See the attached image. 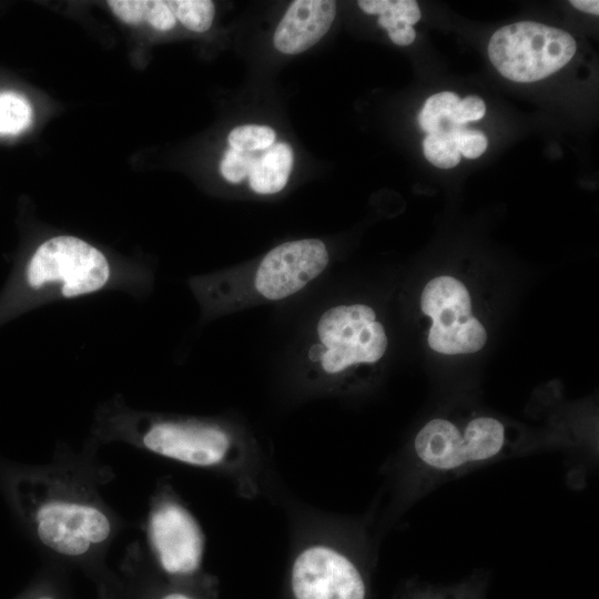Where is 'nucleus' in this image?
<instances>
[{"instance_id": "f257e3e1", "label": "nucleus", "mask_w": 599, "mask_h": 599, "mask_svg": "<svg viewBox=\"0 0 599 599\" xmlns=\"http://www.w3.org/2000/svg\"><path fill=\"white\" fill-rule=\"evenodd\" d=\"M355 529L306 507L292 511L288 587L292 599H366Z\"/></svg>"}, {"instance_id": "f03ea898", "label": "nucleus", "mask_w": 599, "mask_h": 599, "mask_svg": "<svg viewBox=\"0 0 599 599\" xmlns=\"http://www.w3.org/2000/svg\"><path fill=\"white\" fill-rule=\"evenodd\" d=\"M577 49L565 30L524 21L497 30L488 43V55L505 78L535 82L565 67Z\"/></svg>"}, {"instance_id": "7ed1b4c3", "label": "nucleus", "mask_w": 599, "mask_h": 599, "mask_svg": "<svg viewBox=\"0 0 599 599\" xmlns=\"http://www.w3.org/2000/svg\"><path fill=\"white\" fill-rule=\"evenodd\" d=\"M418 461L438 471H454L494 459L507 446L505 425L479 416L463 428L454 422L435 418L426 423L414 439Z\"/></svg>"}, {"instance_id": "20e7f679", "label": "nucleus", "mask_w": 599, "mask_h": 599, "mask_svg": "<svg viewBox=\"0 0 599 599\" xmlns=\"http://www.w3.org/2000/svg\"><path fill=\"white\" fill-rule=\"evenodd\" d=\"M374 309L364 304L342 305L327 309L317 323V334L326 347L322 367L329 375L357 364L379 361L388 339Z\"/></svg>"}, {"instance_id": "39448f33", "label": "nucleus", "mask_w": 599, "mask_h": 599, "mask_svg": "<svg viewBox=\"0 0 599 599\" xmlns=\"http://www.w3.org/2000/svg\"><path fill=\"white\" fill-rule=\"evenodd\" d=\"M26 274L32 287L59 282L62 295L72 297L101 288L110 268L104 255L89 243L73 236H55L37 248Z\"/></svg>"}, {"instance_id": "423d86ee", "label": "nucleus", "mask_w": 599, "mask_h": 599, "mask_svg": "<svg viewBox=\"0 0 599 599\" xmlns=\"http://www.w3.org/2000/svg\"><path fill=\"white\" fill-rule=\"evenodd\" d=\"M149 537L162 569L191 576L201 565L205 539L192 512L173 498L161 500L150 516Z\"/></svg>"}, {"instance_id": "0eeeda50", "label": "nucleus", "mask_w": 599, "mask_h": 599, "mask_svg": "<svg viewBox=\"0 0 599 599\" xmlns=\"http://www.w3.org/2000/svg\"><path fill=\"white\" fill-rule=\"evenodd\" d=\"M40 541L64 556H80L103 542L111 532L109 518L100 509L75 502L44 504L34 516Z\"/></svg>"}, {"instance_id": "6e6552de", "label": "nucleus", "mask_w": 599, "mask_h": 599, "mask_svg": "<svg viewBox=\"0 0 599 599\" xmlns=\"http://www.w3.org/2000/svg\"><path fill=\"white\" fill-rule=\"evenodd\" d=\"M328 263L325 244L316 238L283 243L261 262L255 285L266 298H285L318 276Z\"/></svg>"}, {"instance_id": "1a4fd4ad", "label": "nucleus", "mask_w": 599, "mask_h": 599, "mask_svg": "<svg viewBox=\"0 0 599 599\" xmlns=\"http://www.w3.org/2000/svg\"><path fill=\"white\" fill-rule=\"evenodd\" d=\"M336 14L331 0H296L285 12L274 33L275 48L285 54L306 51L329 30Z\"/></svg>"}, {"instance_id": "9d476101", "label": "nucleus", "mask_w": 599, "mask_h": 599, "mask_svg": "<svg viewBox=\"0 0 599 599\" xmlns=\"http://www.w3.org/2000/svg\"><path fill=\"white\" fill-rule=\"evenodd\" d=\"M420 307L433 325L447 326L473 316L471 300L465 284L448 275L430 280L423 290Z\"/></svg>"}, {"instance_id": "9b49d317", "label": "nucleus", "mask_w": 599, "mask_h": 599, "mask_svg": "<svg viewBox=\"0 0 599 599\" xmlns=\"http://www.w3.org/2000/svg\"><path fill=\"white\" fill-rule=\"evenodd\" d=\"M293 167V151L285 142L256 152L248 174L251 189L258 194H274L287 183Z\"/></svg>"}, {"instance_id": "f8f14e48", "label": "nucleus", "mask_w": 599, "mask_h": 599, "mask_svg": "<svg viewBox=\"0 0 599 599\" xmlns=\"http://www.w3.org/2000/svg\"><path fill=\"white\" fill-rule=\"evenodd\" d=\"M427 342L432 349L440 354H469L485 346L487 332L483 324L471 316L447 326L432 324Z\"/></svg>"}, {"instance_id": "ddd939ff", "label": "nucleus", "mask_w": 599, "mask_h": 599, "mask_svg": "<svg viewBox=\"0 0 599 599\" xmlns=\"http://www.w3.org/2000/svg\"><path fill=\"white\" fill-rule=\"evenodd\" d=\"M458 124L450 123L443 129L427 134L423 141L425 158L435 166L450 169L460 161V152L456 142L455 129Z\"/></svg>"}, {"instance_id": "4468645a", "label": "nucleus", "mask_w": 599, "mask_h": 599, "mask_svg": "<svg viewBox=\"0 0 599 599\" xmlns=\"http://www.w3.org/2000/svg\"><path fill=\"white\" fill-rule=\"evenodd\" d=\"M459 100V97L454 92L430 95L418 114L419 126L427 134H430L453 123L451 113Z\"/></svg>"}, {"instance_id": "2eb2a0df", "label": "nucleus", "mask_w": 599, "mask_h": 599, "mask_svg": "<svg viewBox=\"0 0 599 599\" xmlns=\"http://www.w3.org/2000/svg\"><path fill=\"white\" fill-rule=\"evenodd\" d=\"M167 4L175 19L191 31L204 32L212 26L215 8L210 0H174Z\"/></svg>"}, {"instance_id": "dca6fc26", "label": "nucleus", "mask_w": 599, "mask_h": 599, "mask_svg": "<svg viewBox=\"0 0 599 599\" xmlns=\"http://www.w3.org/2000/svg\"><path fill=\"white\" fill-rule=\"evenodd\" d=\"M30 104L14 93L0 94V134H17L31 123Z\"/></svg>"}, {"instance_id": "f3484780", "label": "nucleus", "mask_w": 599, "mask_h": 599, "mask_svg": "<svg viewBox=\"0 0 599 599\" xmlns=\"http://www.w3.org/2000/svg\"><path fill=\"white\" fill-rule=\"evenodd\" d=\"M357 3L368 14H386L408 26L420 19L419 7L414 0H359Z\"/></svg>"}, {"instance_id": "a211bd4d", "label": "nucleus", "mask_w": 599, "mask_h": 599, "mask_svg": "<svg viewBox=\"0 0 599 599\" xmlns=\"http://www.w3.org/2000/svg\"><path fill=\"white\" fill-rule=\"evenodd\" d=\"M275 132L265 125L247 124L234 128L229 136L230 148L245 151H263L275 143Z\"/></svg>"}, {"instance_id": "6ab92c4d", "label": "nucleus", "mask_w": 599, "mask_h": 599, "mask_svg": "<svg viewBox=\"0 0 599 599\" xmlns=\"http://www.w3.org/2000/svg\"><path fill=\"white\" fill-rule=\"evenodd\" d=\"M256 152H245L233 148L225 151L220 163L222 176L231 183H240L248 176Z\"/></svg>"}, {"instance_id": "aec40b11", "label": "nucleus", "mask_w": 599, "mask_h": 599, "mask_svg": "<svg viewBox=\"0 0 599 599\" xmlns=\"http://www.w3.org/2000/svg\"><path fill=\"white\" fill-rule=\"evenodd\" d=\"M455 136L460 155L467 159L480 156L487 148L486 135L478 130L468 129L466 125H457Z\"/></svg>"}, {"instance_id": "412c9836", "label": "nucleus", "mask_w": 599, "mask_h": 599, "mask_svg": "<svg viewBox=\"0 0 599 599\" xmlns=\"http://www.w3.org/2000/svg\"><path fill=\"white\" fill-rule=\"evenodd\" d=\"M113 13L122 21L138 24L146 21L150 1L142 0H112L108 1Z\"/></svg>"}, {"instance_id": "4be33fe9", "label": "nucleus", "mask_w": 599, "mask_h": 599, "mask_svg": "<svg viewBox=\"0 0 599 599\" xmlns=\"http://www.w3.org/2000/svg\"><path fill=\"white\" fill-rule=\"evenodd\" d=\"M486 112L485 102L476 95H468L456 104L451 113V122L465 125L467 122L480 120Z\"/></svg>"}, {"instance_id": "5701e85b", "label": "nucleus", "mask_w": 599, "mask_h": 599, "mask_svg": "<svg viewBox=\"0 0 599 599\" xmlns=\"http://www.w3.org/2000/svg\"><path fill=\"white\" fill-rule=\"evenodd\" d=\"M146 22L153 28L166 31L175 26L176 19L167 4V1H150Z\"/></svg>"}, {"instance_id": "b1692460", "label": "nucleus", "mask_w": 599, "mask_h": 599, "mask_svg": "<svg viewBox=\"0 0 599 599\" xmlns=\"http://www.w3.org/2000/svg\"><path fill=\"white\" fill-rule=\"evenodd\" d=\"M387 32L390 40L398 45H408L413 43L416 38L414 28L408 24H400Z\"/></svg>"}, {"instance_id": "393cba45", "label": "nucleus", "mask_w": 599, "mask_h": 599, "mask_svg": "<svg viewBox=\"0 0 599 599\" xmlns=\"http://www.w3.org/2000/svg\"><path fill=\"white\" fill-rule=\"evenodd\" d=\"M570 3L580 11L596 16L599 13V1L597 0H571Z\"/></svg>"}, {"instance_id": "a878e982", "label": "nucleus", "mask_w": 599, "mask_h": 599, "mask_svg": "<svg viewBox=\"0 0 599 599\" xmlns=\"http://www.w3.org/2000/svg\"><path fill=\"white\" fill-rule=\"evenodd\" d=\"M161 599H195V598L186 593H182V592H170L163 596Z\"/></svg>"}, {"instance_id": "bb28decb", "label": "nucleus", "mask_w": 599, "mask_h": 599, "mask_svg": "<svg viewBox=\"0 0 599 599\" xmlns=\"http://www.w3.org/2000/svg\"><path fill=\"white\" fill-rule=\"evenodd\" d=\"M40 599H52V598H50V597H42V598H40Z\"/></svg>"}]
</instances>
